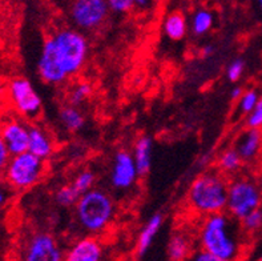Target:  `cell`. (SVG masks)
<instances>
[{"instance_id":"obj_1","label":"cell","mask_w":262,"mask_h":261,"mask_svg":"<svg viewBox=\"0 0 262 261\" xmlns=\"http://www.w3.org/2000/svg\"><path fill=\"white\" fill-rule=\"evenodd\" d=\"M200 245L220 261L236 260L241 249L236 218L224 212L206 216L200 228Z\"/></svg>"},{"instance_id":"obj_2","label":"cell","mask_w":262,"mask_h":261,"mask_svg":"<svg viewBox=\"0 0 262 261\" xmlns=\"http://www.w3.org/2000/svg\"><path fill=\"white\" fill-rule=\"evenodd\" d=\"M228 189L229 184L221 173L200 175L190 185L188 195L190 208L205 216L224 212L228 204Z\"/></svg>"},{"instance_id":"obj_3","label":"cell","mask_w":262,"mask_h":261,"mask_svg":"<svg viewBox=\"0 0 262 261\" xmlns=\"http://www.w3.org/2000/svg\"><path fill=\"white\" fill-rule=\"evenodd\" d=\"M80 228L90 235H97L106 229L115 217L113 200L103 189H90L83 193L75 205Z\"/></svg>"},{"instance_id":"obj_4","label":"cell","mask_w":262,"mask_h":261,"mask_svg":"<svg viewBox=\"0 0 262 261\" xmlns=\"http://www.w3.org/2000/svg\"><path fill=\"white\" fill-rule=\"evenodd\" d=\"M57 62L67 76L73 77L83 71L90 53V43L77 28H60L51 35Z\"/></svg>"},{"instance_id":"obj_5","label":"cell","mask_w":262,"mask_h":261,"mask_svg":"<svg viewBox=\"0 0 262 261\" xmlns=\"http://www.w3.org/2000/svg\"><path fill=\"white\" fill-rule=\"evenodd\" d=\"M44 173V160L32 152L19 153L11 156L3 177L17 191L28 189L39 182Z\"/></svg>"},{"instance_id":"obj_6","label":"cell","mask_w":262,"mask_h":261,"mask_svg":"<svg viewBox=\"0 0 262 261\" xmlns=\"http://www.w3.org/2000/svg\"><path fill=\"white\" fill-rule=\"evenodd\" d=\"M262 193L258 185L249 178H236L229 184L226 211L241 222L250 212L261 207Z\"/></svg>"},{"instance_id":"obj_7","label":"cell","mask_w":262,"mask_h":261,"mask_svg":"<svg viewBox=\"0 0 262 261\" xmlns=\"http://www.w3.org/2000/svg\"><path fill=\"white\" fill-rule=\"evenodd\" d=\"M111 8L106 0H73L70 19L81 32H95L105 24Z\"/></svg>"},{"instance_id":"obj_8","label":"cell","mask_w":262,"mask_h":261,"mask_svg":"<svg viewBox=\"0 0 262 261\" xmlns=\"http://www.w3.org/2000/svg\"><path fill=\"white\" fill-rule=\"evenodd\" d=\"M10 97L15 109L26 119H36L41 112V99L31 82L24 77H17L11 82Z\"/></svg>"},{"instance_id":"obj_9","label":"cell","mask_w":262,"mask_h":261,"mask_svg":"<svg viewBox=\"0 0 262 261\" xmlns=\"http://www.w3.org/2000/svg\"><path fill=\"white\" fill-rule=\"evenodd\" d=\"M37 71L44 83L51 84V86H60L70 79L57 62L51 36L44 40L39 62H37Z\"/></svg>"},{"instance_id":"obj_10","label":"cell","mask_w":262,"mask_h":261,"mask_svg":"<svg viewBox=\"0 0 262 261\" xmlns=\"http://www.w3.org/2000/svg\"><path fill=\"white\" fill-rule=\"evenodd\" d=\"M64 258L56 240L48 233H37L27 245L24 260L27 261H61Z\"/></svg>"},{"instance_id":"obj_11","label":"cell","mask_w":262,"mask_h":261,"mask_svg":"<svg viewBox=\"0 0 262 261\" xmlns=\"http://www.w3.org/2000/svg\"><path fill=\"white\" fill-rule=\"evenodd\" d=\"M133 155L126 151H119L113 160L111 183L116 189H129L139 177Z\"/></svg>"},{"instance_id":"obj_12","label":"cell","mask_w":262,"mask_h":261,"mask_svg":"<svg viewBox=\"0 0 262 261\" xmlns=\"http://www.w3.org/2000/svg\"><path fill=\"white\" fill-rule=\"evenodd\" d=\"M0 133L3 136L11 156L19 155L28 151L30 144V127L19 120H8L2 126Z\"/></svg>"},{"instance_id":"obj_13","label":"cell","mask_w":262,"mask_h":261,"mask_svg":"<svg viewBox=\"0 0 262 261\" xmlns=\"http://www.w3.org/2000/svg\"><path fill=\"white\" fill-rule=\"evenodd\" d=\"M234 148L243 157L244 163L256 162L262 153V128L248 127V129L238 136Z\"/></svg>"},{"instance_id":"obj_14","label":"cell","mask_w":262,"mask_h":261,"mask_svg":"<svg viewBox=\"0 0 262 261\" xmlns=\"http://www.w3.org/2000/svg\"><path fill=\"white\" fill-rule=\"evenodd\" d=\"M104 249L99 240L95 237H85L77 240L67 252L68 261H100L103 260Z\"/></svg>"},{"instance_id":"obj_15","label":"cell","mask_w":262,"mask_h":261,"mask_svg":"<svg viewBox=\"0 0 262 261\" xmlns=\"http://www.w3.org/2000/svg\"><path fill=\"white\" fill-rule=\"evenodd\" d=\"M28 151L40 159H48L53 153V142L48 132L37 126L30 127V144Z\"/></svg>"},{"instance_id":"obj_16","label":"cell","mask_w":262,"mask_h":261,"mask_svg":"<svg viewBox=\"0 0 262 261\" xmlns=\"http://www.w3.org/2000/svg\"><path fill=\"white\" fill-rule=\"evenodd\" d=\"M163 215H160V213H156V215H153L152 217L148 220L145 225H144V228L141 229L140 232L139 238H137V256L139 257H144V256L148 253V251L150 249V245H152L153 240L157 236V233L161 229V225H163Z\"/></svg>"},{"instance_id":"obj_17","label":"cell","mask_w":262,"mask_h":261,"mask_svg":"<svg viewBox=\"0 0 262 261\" xmlns=\"http://www.w3.org/2000/svg\"><path fill=\"white\" fill-rule=\"evenodd\" d=\"M133 159L140 176H145L150 169L152 160V140L148 136H140L133 147Z\"/></svg>"},{"instance_id":"obj_18","label":"cell","mask_w":262,"mask_h":261,"mask_svg":"<svg viewBox=\"0 0 262 261\" xmlns=\"http://www.w3.org/2000/svg\"><path fill=\"white\" fill-rule=\"evenodd\" d=\"M168 257L173 261H181L192 256V244L189 237L185 233H174L170 237L168 249H166Z\"/></svg>"},{"instance_id":"obj_19","label":"cell","mask_w":262,"mask_h":261,"mask_svg":"<svg viewBox=\"0 0 262 261\" xmlns=\"http://www.w3.org/2000/svg\"><path fill=\"white\" fill-rule=\"evenodd\" d=\"M188 30L186 19L181 12H172L164 22V32L170 40H181Z\"/></svg>"},{"instance_id":"obj_20","label":"cell","mask_w":262,"mask_h":261,"mask_svg":"<svg viewBox=\"0 0 262 261\" xmlns=\"http://www.w3.org/2000/svg\"><path fill=\"white\" fill-rule=\"evenodd\" d=\"M213 24H214L213 13L206 8H200V10L194 11V13L192 15L190 30L194 35L201 36V35H205L206 32L212 30Z\"/></svg>"},{"instance_id":"obj_21","label":"cell","mask_w":262,"mask_h":261,"mask_svg":"<svg viewBox=\"0 0 262 261\" xmlns=\"http://www.w3.org/2000/svg\"><path fill=\"white\" fill-rule=\"evenodd\" d=\"M60 122L64 126V128L71 131V132H75V131H79L84 127V116L81 115L76 106H66L61 108L60 111Z\"/></svg>"},{"instance_id":"obj_22","label":"cell","mask_w":262,"mask_h":261,"mask_svg":"<svg viewBox=\"0 0 262 261\" xmlns=\"http://www.w3.org/2000/svg\"><path fill=\"white\" fill-rule=\"evenodd\" d=\"M243 157L237 152V149L230 148L221 153L217 164H219L221 172L225 173V175H232V173H236L237 171H239V168L243 167Z\"/></svg>"},{"instance_id":"obj_23","label":"cell","mask_w":262,"mask_h":261,"mask_svg":"<svg viewBox=\"0 0 262 261\" xmlns=\"http://www.w3.org/2000/svg\"><path fill=\"white\" fill-rule=\"evenodd\" d=\"M110 8L115 13H128L133 10H145L152 0H106Z\"/></svg>"},{"instance_id":"obj_24","label":"cell","mask_w":262,"mask_h":261,"mask_svg":"<svg viewBox=\"0 0 262 261\" xmlns=\"http://www.w3.org/2000/svg\"><path fill=\"white\" fill-rule=\"evenodd\" d=\"M91 93H92V86L86 82H80L76 83L73 87H71L70 92H68V102L72 106H80L83 104L85 100L90 99Z\"/></svg>"},{"instance_id":"obj_25","label":"cell","mask_w":262,"mask_h":261,"mask_svg":"<svg viewBox=\"0 0 262 261\" xmlns=\"http://www.w3.org/2000/svg\"><path fill=\"white\" fill-rule=\"evenodd\" d=\"M80 196L81 195H80L79 191L73 187V184L63 185V187L56 192V202L57 204L61 205V207H72V205H76Z\"/></svg>"},{"instance_id":"obj_26","label":"cell","mask_w":262,"mask_h":261,"mask_svg":"<svg viewBox=\"0 0 262 261\" xmlns=\"http://www.w3.org/2000/svg\"><path fill=\"white\" fill-rule=\"evenodd\" d=\"M95 180H96L95 173H93L91 169H85V171H81V172L75 177L72 184L73 187L79 191L80 195H83V193H85V192H88L90 189L93 188Z\"/></svg>"},{"instance_id":"obj_27","label":"cell","mask_w":262,"mask_h":261,"mask_svg":"<svg viewBox=\"0 0 262 261\" xmlns=\"http://www.w3.org/2000/svg\"><path fill=\"white\" fill-rule=\"evenodd\" d=\"M259 100V96L257 91L254 89H249L243 93V96L238 99V111L243 115H249L253 109L256 108L257 103Z\"/></svg>"},{"instance_id":"obj_28","label":"cell","mask_w":262,"mask_h":261,"mask_svg":"<svg viewBox=\"0 0 262 261\" xmlns=\"http://www.w3.org/2000/svg\"><path fill=\"white\" fill-rule=\"evenodd\" d=\"M243 228L246 232H256L262 227V209L257 208L241 220Z\"/></svg>"},{"instance_id":"obj_29","label":"cell","mask_w":262,"mask_h":261,"mask_svg":"<svg viewBox=\"0 0 262 261\" xmlns=\"http://www.w3.org/2000/svg\"><path fill=\"white\" fill-rule=\"evenodd\" d=\"M244 70H245V63H244L241 59L233 60L232 63L228 66V70H226V76L230 82H237L239 80V77L243 76Z\"/></svg>"},{"instance_id":"obj_30","label":"cell","mask_w":262,"mask_h":261,"mask_svg":"<svg viewBox=\"0 0 262 261\" xmlns=\"http://www.w3.org/2000/svg\"><path fill=\"white\" fill-rule=\"evenodd\" d=\"M246 124L250 128H262V96L259 97L256 108L248 115Z\"/></svg>"},{"instance_id":"obj_31","label":"cell","mask_w":262,"mask_h":261,"mask_svg":"<svg viewBox=\"0 0 262 261\" xmlns=\"http://www.w3.org/2000/svg\"><path fill=\"white\" fill-rule=\"evenodd\" d=\"M11 159V153L7 148L6 143L3 140V136L0 133V176L4 175V171L7 168V164L10 162Z\"/></svg>"},{"instance_id":"obj_32","label":"cell","mask_w":262,"mask_h":261,"mask_svg":"<svg viewBox=\"0 0 262 261\" xmlns=\"http://www.w3.org/2000/svg\"><path fill=\"white\" fill-rule=\"evenodd\" d=\"M192 258L194 261H220L213 253H210V252L205 251V249L203 248L200 249V251H197L196 253H193Z\"/></svg>"},{"instance_id":"obj_33","label":"cell","mask_w":262,"mask_h":261,"mask_svg":"<svg viewBox=\"0 0 262 261\" xmlns=\"http://www.w3.org/2000/svg\"><path fill=\"white\" fill-rule=\"evenodd\" d=\"M214 47L212 46V44H208V46H205L203 48V50H201V56L203 57H210L213 55V53H214Z\"/></svg>"},{"instance_id":"obj_34","label":"cell","mask_w":262,"mask_h":261,"mask_svg":"<svg viewBox=\"0 0 262 261\" xmlns=\"http://www.w3.org/2000/svg\"><path fill=\"white\" fill-rule=\"evenodd\" d=\"M244 91L243 88H239V87H237V88H233L232 92H230V97H232L233 100H238L241 96H243Z\"/></svg>"},{"instance_id":"obj_35","label":"cell","mask_w":262,"mask_h":261,"mask_svg":"<svg viewBox=\"0 0 262 261\" xmlns=\"http://www.w3.org/2000/svg\"><path fill=\"white\" fill-rule=\"evenodd\" d=\"M4 200H6V193H4V192L0 189V205L3 204Z\"/></svg>"},{"instance_id":"obj_36","label":"cell","mask_w":262,"mask_h":261,"mask_svg":"<svg viewBox=\"0 0 262 261\" xmlns=\"http://www.w3.org/2000/svg\"><path fill=\"white\" fill-rule=\"evenodd\" d=\"M256 6L257 8H258L259 12L262 13V0H256Z\"/></svg>"},{"instance_id":"obj_37","label":"cell","mask_w":262,"mask_h":261,"mask_svg":"<svg viewBox=\"0 0 262 261\" xmlns=\"http://www.w3.org/2000/svg\"><path fill=\"white\" fill-rule=\"evenodd\" d=\"M258 260H259V261H262V255H261V257H259V258H258Z\"/></svg>"}]
</instances>
